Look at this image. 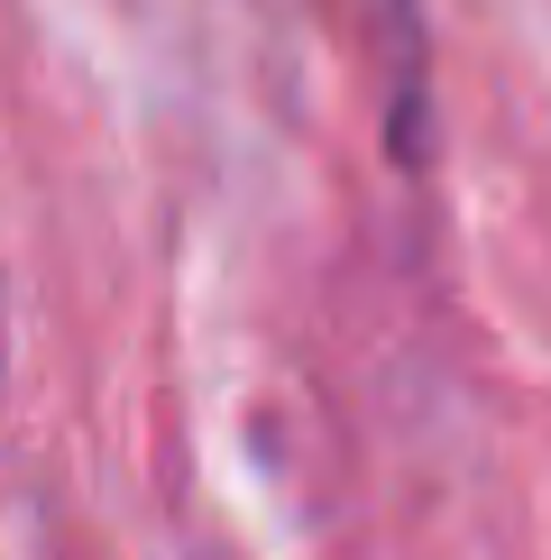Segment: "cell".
Wrapping results in <instances>:
<instances>
[]
</instances>
